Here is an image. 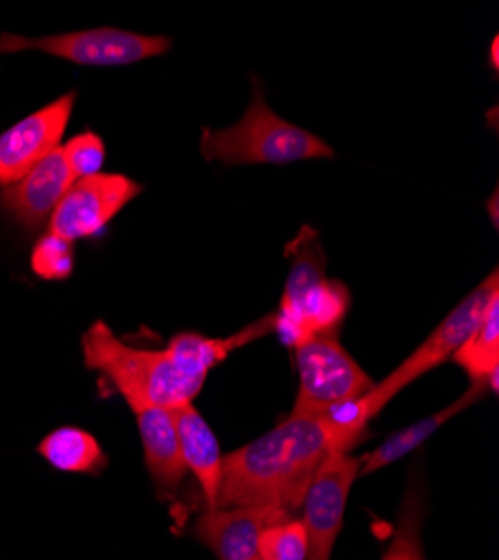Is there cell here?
I'll use <instances>...</instances> for the list:
<instances>
[{"instance_id":"cell-1","label":"cell","mask_w":499,"mask_h":560,"mask_svg":"<svg viewBox=\"0 0 499 560\" xmlns=\"http://www.w3.org/2000/svg\"><path fill=\"white\" fill-rule=\"evenodd\" d=\"M330 451H336L334 438L321 419L289 415L276 429L224 455L213 506L269 509L294 518Z\"/></svg>"},{"instance_id":"cell-2","label":"cell","mask_w":499,"mask_h":560,"mask_svg":"<svg viewBox=\"0 0 499 560\" xmlns=\"http://www.w3.org/2000/svg\"><path fill=\"white\" fill-rule=\"evenodd\" d=\"M200 153L206 162L226 168L260 164H294L305 160H332L334 149L307 128L283 119L264 100V85L251 81V102L242 119L229 128H204Z\"/></svg>"},{"instance_id":"cell-3","label":"cell","mask_w":499,"mask_h":560,"mask_svg":"<svg viewBox=\"0 0 499 560\" xmlns=\"http://www.w3.org/2000/svg\"><path fill=\"white\" fill-rule=\"evenodd\" d=\"M83 359L87 368L104 372L134 412L193 404L202 390L181 372L166 348H132L104 320L90 325L83 335Z\"/></svg>"},{"instance_id":"cell-4","label":"cell","mask_w":499,"mask_h":560,"mask_svg":"<svg viewBox=\"0 0 499 560\" xmlns=\"http://www.w3.org/2000/svg\"><path fill=\"white\" fill-rule=\"evenodd\" d=\"M173 48L168 36L138 34L117 27H95L79 30L50 36H19V34H0V52H25L36 50L52 55L76 66H95V68H117L132 66L153 57H162Z\"/></svg>"},{"instance_id":"cell-5","label":"cell","mask_w":499,"mask_h":560,"mask_svg":"<svg viewBox=\"0 0 499 560\" xmlns=\"http://www.w3.org/2000/svg\"><path fill=\"white\" fill-rule=\"evenodd\" d=\"M497 292L499 276L497 269H492L484 283L477 285L455 310H452L411 357H407L399 368H394L383 382L375 384L370 393H366L370 412L377 417L392 401L394 395L415 384L419 377L426 375V372L443 365L448 359L455 357V352L466 343V339L477 328L488 301Z\"/></svg>"},{"instance_id":"cell-6","label":"cell","mask_w":499,"mask_h":560,"mask_svg":"<svg viewBox=\"0 0 499 560\" xmlns=\"http://www.w3.org/2000/svg\"><path fill=\"white\" fill-rule=\"evenodd\" d=\"M294 350L298 365V395L289 412L294 417H316L336 404L363 397L377 384L338 337H313Z\"/></svg>"},{"instance_id":"cell-7","label":"cell","mask_w":499,"mask_h":560,"mask_svg":"<svg viewBox=\"0 0 499 560\" xmlns=\"http://www.w3.org/2000/svg\"><path fill=\"white\" fill-rule=\"evenodd\" d=\"M360 457L345 451H330L316 469L300 511L307 534V560H330L343 529L345 509L358 480Z\"/></svg>"},{"instance_id":"cell-8","label":"cell","mask_w":499,"mask_h":560,"mask_svg":"<svg viewBox=\"0 0 499 560\" xmlns=\"http://www.w3.org/2000/svg\"><path fill=\"white\" fill-rule=\"evenodd\" d=\"M140 194L142 184L119 173L74 179L48 222L50 233H57L70 243L93 238Z\"/></svg>"},{"instance_id":"cell-9","label":"cell","mask_w":499,"mask_h":560,"mask_svg":"<svg viewBox=\"0 0 499 560\" xmlns=\"http://www.w3.org/2000/svg\"><path fill=\"white\" fill-rule=\"evenodd\" d=\"M74 102L76 95L68 92V95L27 115L0 135V186L16 184L38 162L61 149Z\"/></svg>"},{"instance_id":"cell-10","label":"cell","mask_w":499,"mask_h":560,"mask_svg":"<svg viewBox=\"0 0 499 560\" xmlns=\"http://www.w3.org/2000/svg\"><path fill=\"white\" fill-rule=\"evenodd\" d=\"M349 301L347 285L325 276L298 294H283L274 332L289 348H298L313 337H338Z\"/></svg>"},{"instance_id":"cell-11","label":"cell","mask_w":499,"mask_h":560,"mask_svg":"<svg viewBox=\"0 0 499 560\" xmlns=\"http://www.w3.org/2000/svg\"><path fill=\"white\" fill-rule=\"evenodd\" d=\"M72 184L74 175L68 166L63 149H57L16 184L3 186L0 205L23 226L38 229L50 222L55 209L61 205Z\"/></svg>"},{"instance_id":"cell-12","label":"cell","mask_w":499,"mask_h":560,"mask_svg":"<svg viewBox=\"0 0 499 560\" xmlns=\"http://www.w3.org/2000/svg\"><path fill=\"white\" fill-rule=\"evenodd\" d=\"M287 518L289 516H283V513L269 509L213 506L204 509V513L198 518L195 536L219 560H260V532Z\"/></svg>"},{"instance_id":"cell-13","label":"cell","mask_w":499,"mask_h":560,"mask_svg":"<svg viewBox=\"0 0 499 560\" xmlns=\"http://www.w3.org/2000/svg\"><path fill=\"white\" fill-rule=\"evenodd\" d=\"M170 415L175 422L181 457H185L187 469L195 476L202 489L206 509H211L215 504V495L222 480L224 455L219 442L204 415L193 404L170 408Z\"/></svg>"},{"instance_id":"cell-14","label":"cell","mask_w":499,"mask_h":560,"mask_svg":"<svg viewBox=\"0 0 499 560\" xmlns=\"http://www.w3.org/2000/svg\"><path fill=\"white\" fill-rule=\"evenodd\" d=\"M138 415L146 469L162 495H173L185 482L189 469L181 457L173 415L168 408H146Z\"/></svg>"},{"instance_id":"cell-15","label":"cell","mask_w":499,"mask_h":560,"mask_svg":"<svg viewBox=\"0 0 499 560\" xmlns=\"http://www.w3.org/2000/svg\"><path fill=\"white\" fill-rule=\"evenodd\" d=\"M488 390L486 382H471V388L452 404H448L445 408L419 419V422L405 427L396 433H392L390 438H385L375 451L366 453L360 457V469H358V478L363 476H372L379 474L385 466L394 464L396 459L411 455L415 448H419L424 442H428L443 424H448L452 417H458L460 412H464L466 408H471L473 404H477Z\"/></svg>"},{"instance_id":"cell-16","label":"cell","mask_w":499,"mask_h":560,"mask_svg":"<svg viewBox=\"0 0 499 560\" xmlns=\"http://www.w3.org/2000/svg\"><path fill=\"white\" fill-rule=\"evenodd\" d=\"M452 361L464 368L471 382H486L497 393L499 377V292L488 301L477 328L466 343L455 352Z\"/></svg>"},{"instance_id":"cell-17","label":"cell","mask_w":499,"mask_h":560,"mask_svg":"<svg viewBox=\"0 0 499 560\" xmlns=\"http://www.w3.org/2000/svg\"><path fill=\"white\" fill-rule=\"evenodd\" d=\"M38 453L66 474H99L108 464L95 435L72 427L52 431L38 444Z\"/></svg>"},{"instance_id":"cell-18","label":"cell","mask_w":499,"mask_h":560,"mask_svg":"<svg viewBox=\"0 0 499 560\" xmlns=\"http://www.w3.org/2000/svg\"><path fill=\"white\" fill-rule=\"evenodd\" d=\"M421 525H424V502L419 489L411 487L401 504L399 525L392 536L390 547L379 560H426L421 547Z\"/></svg>"},{"instance_id":"cell-19","label":"cell","mask_w":499,"mask_h":560,"mask_svg":"<svg viewBox=\"0 0 499 560\" xmlns=\"http://www.w3.org/2000/svg\"><path fill=\"white\" fill-rule=\"evenodd\" d=\"M260 560H307V534L300 518L269 525L258 538Z\"/></svg>"},{"instance_id":"cell-20","label":"cell","mask_w":499,"mask_h":560,"mask_svg":"<svg viewBox=\"0 0 499 560\" xmlns=\"http://www.w3.org/2000/svg\"><path fill=\"white\" fill-rule=\"evenodd\" d=\"M32 271L45 280H66L74 271V243L48 231L32 249Z\"/></svg>"},{"instance_id":"cell-21","label":"cell","mask_w":499,"mask_h":560,"mask_svg":"<svg viewBox=\"0 0 499 560\" xmlns=\"http://www.w3.org/2000/svg\"><path fill=\"white\" fill-rule=\"evenodd\" d=\"M63 155L74 179L99 175L106 162V144L97 132H81L63 147Z\"/></svg>"},{"instance_id":"cell-22","label":"cell","mask_w":499,"mask_h":560,"mask_svg":"<svg viewBox=\"0 0 499 560\" xmlns=\"http://www.w3.org/2000/svg\"><path fill=\"white\" fill-rule=\"evenodd\" d=\"M497 48H499V38L495 36L492 43H490V63H492L495 70H497V66H499V63H497V59H499V57H497Z\"/></svg>"},{"instance_id":"cell-23","label":"cell","mask_w":499,"mask_h":560,"mask_svg":"<svg viewBox=\"0 0 499 560\" xmlns=\"http://www.w3.org/2000/svg\"><path fill=\"white\" fill-rule=\"evenodd\" d=\"M488 211H490L492 224H497V191H492V196H490V200H488Z\"/></svg>"}]
</instances>
